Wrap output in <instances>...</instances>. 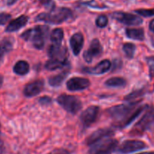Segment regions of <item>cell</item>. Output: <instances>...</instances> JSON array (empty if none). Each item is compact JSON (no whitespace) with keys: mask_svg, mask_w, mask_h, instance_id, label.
I'll return each instance as SVG.
<instances>
[{"mask_svg":"<svg viewBox=\"0 0 154 154\" xmlns=\"http://www.w3.org/2000/svg\"><path fill=\"white\" fill-rule=\"evenodd\" d=\"M66 63L67 61H63V60H57V59H50L46 62L45 67L48 70H54V69H60V68L65 66L66 65Z\"/></svg>","mask_w":154,"mask_h":154,"instance_id":"cell-21","label":"cell"},{"mask_svg":"<svg viewBox=\"0 0 154 154\" xmlns=\"http://www.w3.org/2000/svg\"><path fill=\"white\" fill-rule=\"evenodd\" d=\"M154 123V108L147 109L141 119L135 124L131 129L130 134L131 135H140Z\"/></svg>","mask_w":154,"mask_h":154,"instance_id":"cell-6","label":"cell"},{"mask_svg":"<svg viewBox=\"0 0 154 154\" xmlns=\"http://www.w3.org/2000/svg\"><path fill=\"white\" fill-rule=\"evenodd\" d=\"M105 85L109 87H123L126 85V80L122 77H112L105 82Z\"/></svg>","mask_w":154,"mask_h":154,"instance_id":"cell-23","label":"cell"},{"mask_svg":"<svg viewBox=\"0 0 154 154\" xmlns=\"http://www.w3.org/2000/svg\"><path fill=\"white\" fill-rule=\"evenodd\" d=\"M51 41L54 45H61L63 38V30L61 28H55L51 32Z\"/></svg>","mask_w":154,"mask_h":154,"instance_id":"cell-22","label":"cell"},{"mask_svg":"<svg viewBox=\"0 0 154 154\" xmlns=\"http://www.w3.org/2000/svg\"><path fill=\"white\" fill-rule=\"evenodd\" d=\"M72 11L69 8L65 7H54L51 8L49 12H43L38 14L35 17V20L57 24L68 20L72 17Z\"/></svg>","mask_w":154,"mask_h":154,"instance_id":"cell-2","label":"cell"},{"mask_svg":"<svg viewBox=\"0 0 154 154\" xmlns=\"http://www.w3.org/2000/svg\"><path fill=\"white\" fill-rule=\"evenodd\" d=\"M38 2L41 5H44L45 7H51V8H54V1L53 0H38Z\"/></svg>","mask_w":154,"mask_h":154,"instance_id":"cell-30","label":"cell"},{"mask_svg":"<svg viewBox=\"0 0 154 154\" xmlns=\"http://www.w3.org/2000/svg\"><path fill=\"white\" fill-rule=\"evenodd\" d=\"M114 134L113 131L110 128H100L94 132L91 133L89 136L85 140V143L87 145H93L97 142L103 140V139L109 137Z\"/></svg>","mask_w":154,"mask_h":154,"instance_id":"cell-10","label":"cell"},{"mask_svg":"<svg viewBox=\"0 0 154 154\" xmlns=\"http://www.w3.org/2000/svg\"><path fill=\"white\" fill-rule=\"evenodd\" d=\"M57 101L68 112L75 114L82 108V102L78 97L69 94H61L57 97Z\"/></svg>","mask_w":154,"mask_h":154,"instance_id":"cell-4","label":"cell"},{"mask_svg":"<svg viewBox=\"0 0 154 154\" xmlns=\"http://www.w3.org/2000/svg\"><path fill=\"white\" fill-rule=\"evenodd\" d=\"M48 30V28L45 26H36L23 32L20 36L25 41L31 42L35 48L42 49L45 45V38Z\"/></svg>","mask_w":154,"mask_h":154,"instance_id":"cell-3","label":"cell"},{"mask_svg":"<svg viewBox=\"0 0 154 154\" xmlns=\"http://www.w3.org/2000/svg\"><path fill=\"white\" fill-rule=\"evenodd\" d=\"M118 141L115 139L109 137L103 139L91 145V149L88 151L89 154H110L117 147Z\"/></svg>","mask_w":154,"mask_h":154,"instance_id":"cell-5","label":"cell"},{"mask_svg":"<svg viewBox=\"0 0 154 154\" xmlns=\"http://www.w3.org/2000/svg\"><path fill=\"white\" fill-rule=\"evenodd\" d=\"M44 88V82L42 79H38V80L33 81L32 82H29L23 89V94L26 97H33V96L38 94Z\"/></svg>","mask_w":154,"mask_h":154,"instance_id":"cell-13","label":"cell"},{"mask_svg":"<svg viewBox=\"0 0 154 154\" xmlns=\"http://www.w3.org/2000/svg\"><path fill=\"white\" fill-rule=\"evenodd\" d=\"M149 28L152 32H154V19H152V20L149 22Z\"/></svg>","mask_w":154,"mask_h":154,"instance_id":"cell-35","label":"cell"},{"mask_svg":"<svg viewBox=\"0 0 154 154\" xmlns=\"http://www.w3.org/2000/svg\"><path fill=\"white\" fill-rule=\"evenodd\" d=\"M48 56L51 59H57V60L66 61L67 49L66 47L61 46V45H50L48 50Z\"/></svg>","mask_w":154,"mask_h":154,"instance_id":"cell-14","label":"cell"},{"mask_svg":"<svg viewBox=\"0 0 154 154\" xmlns=\"http://www.w3.org/2000/svg\"><path fill=\"white\" fill-rule=\"evenodd\" d=\"M11 48H12V42H11V40L5 38L0 41V60L6 53L11 51Z\"/></svg>","mask_w":154,"mask_h":154,"instance_id":"cell-24","label":"cell"},{"mask_svg":"<svg viewBox=\"0 0 154 154\" xmlns=\"http://www.w3.org/2000/svg\"><path fill=\"white\" fill-rule=\"evenodd\" d=\"M48 154H70V152L65 149H55Z\"/></svg>","mask_w":154,"mask_h":154,"instance_id":"cell-32","label":"cell"},{"mask_svg":"<svg viewBox=\"0 0 154 154\" xmlns=\"http://www.w3.org/2000/svg\"><path fill=\"white\" fill-rule=\"evenodd\" d=\"M125 34L128 38L134 40L143 41L144 39V30L141 28H133V29H127L125 30Z\"/></svg>","mask_w":154,"mask_h":154,"instance_id":"cell-18","label":"cell"},{"mask_svg":"<svg viewBox=\"0 0 154 154\" xmlns=\"http://www.w3.org/2000/svg\"><path fill=\"white\" fill-rule=\"evenodd\" d=\"M69 44L74 55H79L84 44L83 35L81 32L73 34L70 38Z\"/></svg>","mask_w":154,"mask_h":154,"instance_id":"cell-15","label":"cell"},{"mask_svg":"<svg viewBox=\"0 0 154 154\" xmlns=\"http://www.w3.org/2000/svg\"><path fill=\"white\" fill-rule=\"evenodd\" d=\"M146 147V144L143 141H141V140H127L122 142L120 146L117 149H116V151L118 153L127 154L145 149Z\"/></svg>","mask_w":154,"mask_h":154,"instance_id":"cell-7","label":"cell"},{"mask_svg":"<svg viewBox=\"0 0 154 154\" xmlns=\"http://www.w3.org/2000/svg\"><path fill=\"white\" fill-rule=\"evenodd\" d=\"M90 81L82 77H72L66 82V88L69 91H81L88 88Z\"/></svg>","mask_w":154,"mask_h":154,"instance_id":"cell-12","label":"cell"},{"mask_svg":"<svg viewBox=\"0 0 154 154\" xmlns=\"http://www.w3.org/2000/svg\"><path fill=\"white\" fill-rule=\"evenodd\" d=\"M140 101H128V103L116 105L108 109L107 112L113 119L118 121L117 126L124 128L131 124L146 109V105L138 106Z\"/></svg>","mask_w":154,"mask_h":154,"instance_id":"cell-1","label":"cell"},{"mask_svg":"<svg viewBox=\"0 0 154 154\" xmlns=\"http://www.w3.org/2000/svg\"><path fill=\"white\" fill-rule=\"evenodd\" d=\"M143 94V91L142 90H137V91H134L133 92L128 94L126 97H125V100H128V101H131V100H134L137 97H138L139 96H140Z\"/></svg>","mask_w":154,"mask_h":154,"instance_id":"cell-28","label":"cell"},{"mask_svg":"<svg viewBox=\"0 0 154 154\" xmlns=\"http://www.w3.org/2000/svg\"><path fill=\"white\" fill-rule=\"evenodd\" d=\"M139 154H154V152H141V153Z\"/></svg>","mask_w":154,"mask_h":154,"instance_id":"cell-37","label":"cell"},{"mask_svg":"<svg viewBox=\"0 0 154 154\" xmlns=\"http://www.w3.org/2000/svg\"><path fill=\"white\" fill-rule=\"evenodd\" d=\"M108 23V18L106 15H102L98 16L96 19V25H97L98 27L103 28L107 25Z\"/></svg>","mask_w":154,"mask_h":154,"instance_id":"cell-26","label":"cell"},{"mask_svg":"<svg viewBox=\"0 0 154 154\" xmlns=\"http://www.w3.org/2000/svg\"><path fill=\"white\" fill-rule=\"evenodd\" d=\"M28 20H29V18H28L27 16L26 15L20 16V17H18L17 18L11 20V21L8 23L5 31L8 32H14V31L19 30L20 28L23 27V26H24L26 24Z\"/></svg>","mask_w":154,"mask_h":154,"instance_id":"cell-16","label":"cell"},{"mask_svg":"<svg viewBox=\"0 0 154 154\" xmlns=\"http://www.w3.org/2000/svg\"><path fill=\"white\" fill-rule=\"evenodd\" d=\"M14 72L20 75H26L29 70V65L25 60H19L14 66Z\"/></svg>","mask_w":154,"mask_h":154,"instance_id":"cell-20","label":"cell"},{"mask_svg":"<svg viewBox=\"0 0 154 154\" xmlns=\"http://www.w3.org/2000/svg\"><path fill=\"white\" fill-rule=\"evenodd\" d=\"M68 75V71L62 72L60 73L51 76L48 79V83L52 87H58L63 83L64 79H66V75Z\"/></svg>","mask_w":154,"mask_h":154,"instance_id":"cell-19","label":"cell"},{"mask_svg":"<svg viewBox=\"0 0 154 154\" xmlns=\"http://www.w3.org/2000/svg\"><path fill=\"white\" fill-rule=\"evenodd\" d=\"M102 46L98 39L94 38L90 43L88 49L84 52L83 57L87 63H91L94 57H98L102 53Z\"/></svg>","mask_w":154,"mask_h":154,"instance_id":"cell-11","label":"cell"},{"mask_svg":"<svg viewBox=\"0 0 154 154\" xmlns=\"http://www.w3.org/2000/svg\"><path fill=\"white\" fill-rule=\"evenodd\" d=\"M100 113V107L97 106H88L82 112L80 120L85 126H90L97 121Z\"/></svg>","mask_w":154,"mask_h":154,"instance_id":"cell-9","label":"cell"},{"mask_svg":"<svg viewBox=\"0 0 154 154\" xmlns=\"http://www.w3.org/2000/svg\"><path fill=\"white\" fill-rule=\"evenodd\" d=\"M111 67V62L107 59L103 60L100 61V63H97L96 66L93 68H88L85 69L86 72H89L91 74H95V75H100V74H103L109 71V69Z\"/></svg>","mask_w":154,"mask_h":154,"instance_id":"cell-17","label":"cell"},{"mask_svg":"<svg viewBox=\"0 0 154 154\" xmlns=\"http://www.w3.org/2000/svg\"><path fill=\"white\" fill-rule=\"evenodd\" d=\"M134 11L137 14H138L139 15L143 16V17H145L154 16V8H150V9H137L135 10Z\"/></svg>","mask_w":154,"mask_h":154,"instance_id":"cell-27","label":"cell"},{"mask_svg":"<svg viewBox=\"0 0 154 154\" xmlns=\"http://www.w3.org/2000/svg\"><path fill=\"white\" fill-rule=\"evenodd\" d=\"M51 101H52L51 98L48 96H44L38 99V102L42 105H48L51 103Z\"/></svg>","mask_w":154,"mask_h":154,"instance_id":"cell-31","label":"cell"},{"mask_svg":"<svg viewBox=\"0 0 154 154\" xmlns=\"http://www.w3.org/2000/svg\"><path fill=\"white\" fill-rule=\"evenodd\" d=\"M17 0H5V2L7 5H12L17 2Z\"/></svg>","mask_w":154,"mask_h":154,"instance_id":"cell-34","label":"cell"},{"mask_svg":"<svg viewBox=\"0 0 154 154\" xmlns=\"http://www.w3.org/2000/svg\"><path fill=\"white\" fill-rule=\"evenodd\" d=\"M2 83H3V77L2 75H0V87L2 86Z\"/></svg>","mask_w":154,"mask_h":154,"instance_id":"cell-36","label":"cell"},{"mask_svg":"<svg viewBox=\"0 0 154 154\" xmlns=\"http://www.w3.org/2000/svg\"><path fill=\"white\" fill-rule=\"evenodd\" d=\"M11 14L7 13H0V25H4L11 19Z\"/></svg>","mask_w":154,"mask_h":154,"instance_id":"cell-29","label":"cell"},{"mask_svg":"<svg viewBox=\"0 0 154 154\" xmlns=\"http://www.w3.org/2000/svg\"><path fill=\"white\" fill-rule=\"evenodd\" d=\"M150 61V64H149V73L152 77H154V58H150L149 60Z\"/></svg>","mask_w":154,"mask_h":154,"instance_id":"cell-33","label":"cell"},{"mask_svg":"<svg viewBox=\"0 0 154 154\" xmlns=\"http://www.w3.org/2000/svg\"><path fill=\"white\" fill-rule=\"evenodd\" d=\"M112 17L117 21L129 26L141 24L143 20L137 15L130 14V13L122 12V11H115L112 14Z\"/></svg>","mask_w":154,"mask_h":154,"instance_id":"cell-8","label":"cell"},{"mask_svg":"<svg viewBox=\"0 0 154 154\" xmlns=\"http://www.w3.org/2000/svg\"><path fill=\"white\" fill-rule=\"evenodd\" d=\"M122 49H123L124 53H125V56L128 57V59H131L134 57V52H135V45L133 43H125L123 45L122 47Z\"/></svg>","mask_w":154,"mask_h":154,"instance_id":"cell-25","label":"cell"}]
</instances>
